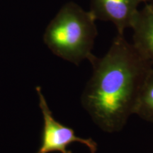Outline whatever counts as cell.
<instances>
[{
  "label": "cell",
  "mask_w": 153,
  "mask_h": 153,
  "mask_svg": "<svg viewBox=\"0 0 153 153\" xmlns=\"http://www.w3.org/2000/svg\"><path fill=\"white\" fill-rule=\"evenodd\" d=\"M148 0H91L90 12L96 20L110 22L117 28L118 33L132 28L138 14V7Z\"/></svg>",
  "instance_id": "obj_4"
},
{
  "label": "cell",
  "mask_w": 153,
  "mask_h": 153,
  "mask_svg": "<svg viewBox=\"0 0 153 153\" xmlns=\"http://www.w3.org/2000/svg\"><path fill=\"white\" fill-rule=\"evenodd\" d=\"M96 19L90 11L72 2L65 4L51 21L44 34V42L61 58L79 65L91 53L97 36Z\"/></svg>",
  "instance_id": "obj_2"
},
{
  "label": "cell",
  "mask_w": 153,
  "mask_h": 153,
  "mask_svg": "<svg viewBox=\"0 0 153 153\" xmlns=\"http://www.w3.org/2000/svg\"><path fill=\"white\" fill-rule=\"evenodd\" d=\"M89 61L93 74L82 94V104L103 131H121L134 114L152 62L118 33L104 56L94 55Z\"/></svg>",
  "instance_id": "obj_1"
},
{
  "label": "cell",
  "mask_w": 153,
  "mask_h": 153,
  "mask_svg": "<svg viewBox=\"0 0 153 153\" xmlns=\"http://www.w3.org/2000/svg\"><path fill=\"white\" fill-rule=\"evenodd\" d=\"M133 44L153 64V10L147 4L134 22Z\"/></svg>",
  "instance_id": "obj_5"
},
{
  "label": "cell",
  "mask_w": 153,
  "mask_h": 153,
  "mask_svg": "<svg viewBox=\"0 0 153 153\" xmlns=\"http://www.w3.org/2000/svg\"><path fill=\"white\" fill-rule=\"evenodd\" d=\"M36 91L39 97V106L43 116L42 143L37 153H72L71 151L68 150V147L74 142L85 145L91 153H95L97 150V143L91 138L85 139L76 136L74 130L57 121L49 109L46 100L42 94L41 88L36 87Z\"/></svg>",
  "instance_id": "obj_3"
},
{
  "label": "cell",
  "mask_w": 153,
  "mask_h": 153,
  "mask_svg": "<svg viewBox=\"0 0 153 153\" xmlns=\"http://www.w3.org/2000/svg\"><path fill=\"white\" fill-rule=\"evenodd\" d=\"M145 4H148L149 7H150V8L153 10V0H148L147 2Z\"/></svg>",
  "instance_id": "obj_7"
},
{
  "label": "cell",
  "mask_w": 153,
  "mask_h": 153,
  "mask_svg": "<svg viewBox=\"0 0 153 153\" xmlns=\"http://www.w3.org/2000/svg\"><path fill=\"white\" fill-rule=\"evenodd\" d=\"M134 114L147 121L153 122V68L147 74L141 87Z\"/></svg>",
  "instance_id": "obj_6"
}]
</instances>
